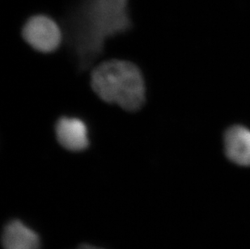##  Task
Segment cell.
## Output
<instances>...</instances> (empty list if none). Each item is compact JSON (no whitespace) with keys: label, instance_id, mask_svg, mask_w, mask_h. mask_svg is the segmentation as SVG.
I'll use <instances>...</instances> for the list:
<instances>
[{"label":"cell","instance_id":"obj_1","mask_svg":"<svg viewBox=\"0 0 250 249\" xmlns=\"http://www.w3.org/2000/svg\"><path fill=\"white\" fill-rule=\"evenodd\" d=\"M92 92L108 104L134 113L146 102V84L140 69L132 62L110 59L97 65L91 73Z\"/></svg>","mask_w":250,"mask_h":249},{"label":"cell","instance_id":"obj_2","mask_svg":"<svg viewBox=\"0 0 250 249\" xmlns=\"http://www.w3.org/2000/svg\"><path fill=\"white\" fill-rule=\"evenodd\" d=\"M80 20L82 31L97 48L104 38L123 33L130 27L128 0H87Z\"/></svg>","mask_w":250,"mask_h":249},{"label":"cell","instance_id":"obj_3","mask_svg":"<svg viewBox=\"0 0 250 249\" xmlns=\"http://www.w3.org/2000/svg\"><path fill=\"white\" fill-rule=\"evenodd\" d=\"M22 38L33 50L42 54L56 51L62 42L61 29L56 22L45 15H35L23 26Z\"/></svg>","mask_w":250,"mask_h":249},{"label":"cell","instance_id":"obj_4","mask_svg":"<svg viewBox=\"0 0 250 249\" xmlns=\"http://www.w3.org/2000/svg\"><path fill=\"white\" fill-rule=\"evenodd\" d=\"M55 132L57 141L65 150L81 152L89 146L87 126L79 118H59L55 124Z\"/></svg>","mask_w":250,"mask_h":249},{"label":"cell","instance_id":"obj_5","mask_svg":"<svg viewBox=\"0 0 250 249\" xmlns=\"http://www.w3.org/2000/svg\"><path fill=\"white\" fill-rule=\"evenodd\" d=\"M224 152L231 163L250 167V129L242 124L229 127L224 134Z\"/></svg>","mask_w":250,"mask_h":249},{"label":"cell","instance_id":"obj_6","mask_svg":"<svg viewBox=\"0 0 250 249\" xmlns=\"http://www.w3.org/2000/svg\"><path fill=\"white\" fill-rule=\"evenodd\" d=\"M3 249H41L42 240L34 229L19 219L9 220L2 229Z\"/></svg>","mask_w":250,"mask_h":249},{"label":"cell","instance_id":"obj_7","mask_svg":"<svg viewBox=\"0 0 250 249\" xmlns=\"http://www.w3.org/2000/svg\"><path fill=\"white\" fill-rule=\"evenodd\" d=\"M76 249H105L104 248L97 247L95 245H90V244H82L80 245Z\"/></svg>","mask_w":250,"mask_h":249}]
</instances>
